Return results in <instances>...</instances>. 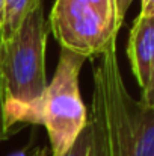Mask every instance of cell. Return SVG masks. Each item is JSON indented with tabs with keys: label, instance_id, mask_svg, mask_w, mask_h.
Here are the masks:
<instances>
[{
	"label": "cell",
	"instance_id": "obj_1",
	"mask_svg": "<svg viewBox=\"0 0 154 156\" xmlns=\"http://www.w3.org/2000/svg\"><path fill=\"white\" fill-rule=\"evenodd\" d=\"M49 26L43 5L0 46V85L5 127L17 123L41 124V103L47 88L46 47Z\"/></svg>",
	"mask_w": 154,
	"mask_h": 156
},
{
	"label": "cell",
	"instance_id": "obj_2",
	"mask_svg": "<svg viewBox=\"0 0 154 156\" xmlns=\"http://www.w3.org/2000/svg\"><path fill=\"white\" fill-rule=\"evenodd\" d=\"M100 56L94 82L101 90L116 156H154V108L128 94L119 70L116 38Z\"/></svg>",
	"mask_w": 154,
	"mask_h": 156
},
{
	"label": "cell",
	"instance_id": "obj_3",
	"mask_svg": "<svg viewBox=\"0 0 154 156\" xmlns=\"http://www.w3.org/2000/svg\"><path fill=\"white\" fill-rule=\"evenodd\" d=\"M85 58L60 50L54 76L43 96L41 124L50 138L51 156H65L88 124V112L79 91V73Z\"/></svg>",
	"mask_w": 154,
	"mask_h": 156
},
{
	"label": "cell",
	"instance_id": "obj_4",
	"mask_svg": "<svg viewBox=\"0 0 154 156\" xmlns=\"http://www.w3.org/2000/svg\"><path fill=\"white\" fill-rule=\"evenodd\" d=\"M49 29L62 49L85 59L100 56L118 30L88 5L73 0H54Z\"/></svg>",
	"mask_w": 154,
	"mask_h": 156
},
{
	"label": "cell",
	"instance_id": "obj_5",
	"mask_svg": "<svg viewBox=\"0 0 154 156\" xmlns=\"http://www.w3.org/2000/svg\"><path fill=\"white\" fill-rule=\"evenodd\" d=\"M127 55L141 88V102L154 108V17H136L128 35Z\"/></svg>",
	"mask_w": 154,
	"mask_h": 156
},
{
	"label": "cell",
	"instance_id": "obj_6",
	"mask_svg": "<svg viewBox=\"0 0 154 156\" xmlns=\"http://www.w3.org/2000/svg\"><path fill=\"white\" fill-rule=\"evenodd\" d=\"M91 127V152L89 156H116L112 132L109 127L101 90L97 82H94L91 117L88 118Z\"/></svg>",
	"mask_w": 154,
	"mask_h": 156
},
{
	"label": "cell",
	"instance_id": "obj_7",
	"mask_svg": "<svg viewBox=\"0 0 154 156\" xmlns=\"http://www.w3.org/2000/svg\"><path fill=\"white\" fill-rule=\"evenodd\" d=\"M5 14L2 24V41L11 38L27 18V15L41 5V0H3Z\"/></svg>",
	"mask_w": 154,
	"mask_h": 156
},
{
	"label": "cell",
	"instance_id": "obj_8",
	"mask_svg": "<svg viewBox=\"0 0 154 156\" xmlns=\"http://www.w3.org/2000/svg\"><path fill=\"white\" fill-rule=\"evenodd\" d=\"M73 2H77V3H83V5L91 6L92 9H95L101 15L110 26H113L119 32V27L121 26H119L118 18H116L115 0H73Z\"/></svg>",
	"mask_w": 154,
	"mask_h": 156
},
{
	"label": "cell",
	"instance_id": "obj_9",
	"mask_svg": "<svg viewBox=\"0 0 154 156\" xmlns=\"http://www.w3.org/2000/svg\"><path fill=\"white\" fill-rule=\"evenodd\" d=\"M91 152V127L89 123L85 126V129L80 132L71 149L65 153V156H89Z\"/></svg>",
	"mask_w": 154,
	"mask_h": 156
},
{
	"label": "cell",
	"instance_id": "obj_10",
	"mask_svg": "<svg viewBox=\"0 0 154 156\" xmlns=\"http://www.w3.org/2000/svg\"><path fill=\"white\" fill-rule=\"evenodd\" d=\"M133 0H115V8H116V18H118V23L119 26L122 24L124 21V17L128 11V8L132 6Z\"/></svg>",
	"mask_w": 154,
	"mask_h": 156
},
{
	"label": "cell",
	"instance_id": "obj_11",
	"mask_svg": "<svg viewBox=\"0 0 154 156\" xmlns=\"http://www.w3.org/2000/svg\"><path fill=\"white\" fill-rule=\"evenodd\" d=\"M0 138L5 141L9 138V130L5 127V117H3V94H2V85H0Z\"/></svg>",
	"mask_w": 154,
	"mask_h": 156
},
{
	"label": "cell",
	"instance_id": "obj_12",
	"mask_svg": "<svg viewBox=\"0 0 154 156\" xmlns=\"http://www.w3.org/2000/svg\"><path fill=\"white\" fill-rule=\"evenodd\" d=\"M141 15L154 17V0H141Z\"/></svg>",
	"mask_w": 154,
	"mask_h": 156
},
{
	"label": "cell",
	"instance_id": "obj_13",
	"mask_svg": "<svg viewBox=\"0 0 154 156\" xmlns=\"http://www.w3.org/2000/svg\"><path fill=\"white\" fill-rule=\"evenodd\" d=\"M32 156H47V149L46 147H38Z\"/></svg>",
	"mask_w": 154,
	"mask_h": 156
},
{
	"label": "cell",
	"instance_id": "obj_14",
	"mask_svg": "<svg viewBox=\"0 0 154 156\" xmlns=\"http://www.w3.org/2000/svg\"><path fill=\"white\" fill-rule=\"evenodd\" d=\"M3 14H5V3L3 0H0V27L3 24Z\"/></svg>",
	"mask_w": 154,
	"mask_h": 156
},
{
	"label": "cell",
	"instance_id": "obj_15",
	"mask_svg": "<svg viewBox=\"0 0 154 156\" xmlns=\"http://www.w3.org/2000/svg\"><path fill=\"white\" fill-rule=\"evenodd\" d=\"M9 156H27V155H26V149H23V150H17V152L11 153Z\"/></svg>",
	"mask_w": 154,
	"mask_h": 156
},
{
	"label": "cell",
	"instance_id": "obj_16",
	"mask_svg": "<svg viewBox=\"0 0 154 156\" xmlns=\"http://www.w3.org/2000/svg\"><path fill=\"white\" fill-rule=\"evenodd\" d=\"M0 46H2V27H0Z\"/></svg>",
	"mask_w": 154,
	"mask_h": 156
},
{
	"label": "cell",
	"instance_id": "obj_17",
	"mask_svg": "<svg viewBox=\"0 0 154 156\" xmlns=\"http://www.w3.org/2000/svg\"><path fill=\"white\" fill-rule=\"evenodd\" d=\"M2 141H3V140H2V138H0V143H2Z\"/></svg>",
	"mask_w": 154,
	"mask_h": 156
}]
</instances>
